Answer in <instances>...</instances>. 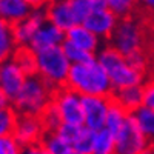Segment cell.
Returning a JSON list of instances; mask_svg holds the SVG:
<instances>
[{
  "instance_id": "1",
  "label": "cell",
  "mask_w": 154,
  "mask_h": 154,
  "mask_svg": "<svg viewBox=\"0 0 154 154\" xmlns=\"http://www.w3.org/2000/svg\"><path fill=\"white\" fill-rule=\"evenodd\" d=\"M109 82V77L100 63H74L69 68L65 86L82 96L103 97L112 89Z\"/></svg>"
},
{
  "instance_id": "2",
  "label": "cell",
  "mask_w": 154,
  "mask_h": 154,
  "mask_svg": "<svg viewBox=\"0 0 154 154\" xmlns=\"http://www.w3.org/2000/svg\"><path fill=\"white\" fill-rule=\"evenodd\" d=\"M56 86L51 85L40 74L28 75L19 94L12 99V108L17 114L40 116L46 105L53 100Z\"/></svg>"
},
{
  "instance_id": "3",
  "label": "cell",
  "mask_w": 154,
  "mask_h": 154,
  "mask_svg": "<svg viewBox=\"0 0 154 154\" xmlns=\"http://www.w3.org/2000/svg\"><path fill=\"white\" fill-rule=\"evenodd\" d=\"M99 63L105 68L114 88H130L136 86L145 79L139 71L131 68L126 62L123 53L114 45H109L100 54Z\"/></svg>"
},
{
  "instance_id": "4",
  "label": "cell",
  "mask_w": 154,
  "mask_h": 154,
  "mask_svg": "<svg viewBox=\"0 0 154 154\" xmlns=\"http://www.w3.org/2000/svg\"><path fill=\"white\" fill-rule=\"evenodd\" d=\"M38 57V74L46 79L51 85L60 88L65 83L69 72V60L63 53L62 46H51L37 54Z\"/></svg>"
},
{
  "instance_id": "5",
  "label": "cell",
  "mask_w": 154,
  "mask_h": 154,
  "mask_svg": "<svg viewBox=\"0 0 154 154\" xmlns=\"http://www.w3.org/2000/svg\"><path fill=\"white\" fill-rule=\"evenodd\" d=\"M149 145L151 142L142 131L137 117L134 114L128 116L116 136V154H142Z\"/></svg>"
},
{
  "instance_id": "6",
  "label": "cell",
  "mask_w": 154,
  "mask_h": 154,
  "mask_svg": "<svg viewBox=\"0 0 154 154\" xmlns=\"http://www.w3.org/2000/svg\"><path fill=\"white\" fill-rule=\"evenodd\" d=\"M43 134H45V130L38 116H25V114L17 116V122H16V128L12 136H14V139L19 142L22 148L38 143L42 140Z\"/></svg>"
},
{
  "instance_id": "7",
  "label": "cell",
  "mask_w": 154,
  "mask_h": 154,
  "mask_svg": "<svg viewBox=\"0 0 154 154\" xmlns=\"http://www.w3.org/2000/svg\"><path fill=\"white\" fill-rule=\"evenodd\" d=\"M111 40L114 42V46H117L123 53V56L131 54L136 49H140L136 20L133 19L117 20V23H116V26L112 29Z\"/></svg>"
},
{
  "instance_id": "8",
  "label": "cell",
  "mask_w": 154,
  "mask_h": 154,
  "mask_svg": "<svg viewBox=\"0 0 154 154\" xmlns=\"http://www.w3.org/2000/svg\"><path fill=\"white\" fill-rule=\"evenodd\" d=\"M45 22H48L46 20V12L35 8L26 19H23L19 23L12 25V34H14L16 45L17 46L29 45V42L32 40V37L35 35V32L38 29L42 28V25Z\"/></svg>"
},
{
  "instance_id": "9",
  "label": "cell",
  "mask_w": 154,
  "mask_h": 154,
  "mask_svg": "<svg viewBox=\"0 0 154 154\" xmlns=\"http://www.w3.org/2000/svg\"><path fill=\"white\" fill-rule=\"evenodd\" d=\"M26 77L28 75L23 72V69L12 59L3 62L0 65V88L8 94L11 102L25 85Z\"/></svg>"
},
{
  "instance_id": "10",
  "label": "cell",
  "mask_w": 154,
  "mask_h": 154,
  "mask_svg": "<svg viewBox=\"0 0 154 154\" xmlns=\"http://www.w3.org/2000/svg\"><path fill=\"white\" fill-rule=\"evenodd\" d=\"M82 105L85 111V125L94 131L105 128L108 105L106 102L97 96H82Z\"/></svg>"
},
{
  "instance_id": "11",
  "label": "cell",
  "mask_w": 154,
  "mask_h": 154,
  "mask_svg": "<svg viewBox=\"0 0 154 154\" xmlns=\"http://www.w3.org/2000/svg\"><path fill=\"white\" fill-rule=\"evenodd\" d=\"M82 23H83V26L86 29H89L91 32L100 34V35H103L106 40H111L112 29L116 26V23H117V17L112 14V11L109 8H106V9H99V11L89 12Z\"/></svg>"
},
{
  "instance_id": "12",
  "label": "cell",
  "mask_w": 154,
  "mask_h": 154,
  "mask_svg": "<svg viewBox=\"0 0 154 154\" xmlns=\"http://www.w3.org/2000/svg\"><path fill=\"white\" fill-rule=\"evenodd\" d=\"M45 12H46V20L63 31H68L74 25H77L69 0H48Z\"/></svg>"
},
{
  "instance_id": "13",
  "label": "cell",
  "mask_w": 154,
  "mask_h": 154,
  "mask_svg": "<svg viewBox=\"0 0 154 154\" xmlns=\"http://www.w3.org/2000/svg\"><path fill=\"white\" fill-rule=\"evenodd\" d=\"M63 42H65V31L53 25L51 22H45L42 25V28L32 37V40L29 42V46L32 51H35L38 54L40 51L48 49L51 46H57L59 43H63Z\"/></svg>"
},
{
  "instance_id": "14",
  "label": "cell",
  "mask_w": 154,
  "mask_h": 154,
  "mask_svg": "<svg viewBox=\"0 0 154 154\" xmlns=\"http://www.w3.org/2000/svg\"><path fill=\"white\" fill-rule=\"evenodd\" d=\"M32 11V6L25 0H0V17L9 25H16L26 19Z\"/></svg>"
},
{
  "instance_id": "15",
  "label": "cell",
  "mask_w": 154,
  "mask_h": 154,
  "mask_svg": "<svg viewBox=\"0 0 154 154\" xmlns=\"http://www.w3.org/2000/svg\"><path fill=\"white\" fill-rule=\"evenodd\" d=\"M11 59L23 69V72L26 75L38 74V57H37V53L31 49L29 45L17 46Z\"/></svg>"
},
{
  "instance_id": "16",
  "label": "cell",
  "mask_w": 154,
  "mask_h": 154,
  "mask_svg": "<svg viewBox=\"0 0 154 154\" xmlns=\"http://www.w3.org/2000/svg\"><path fill=\"white\" fill-rule=\"evenodd\" d=\"M66 40L72 42L74 45H77L85 51H89V53H94L97 46L96 34L86 29L85 26H79V25H74L72 28L66 31Z\"/></svg>"
},
{
  "instance_id": "17",
  "label": "cell",
  "mask_w": 154,
  "mask_h": 154,
  "mask_svg": "<svg viewBox=\"0 0 154 154\" xmlns=\"http://www.w3.org/2000/svg\"><path fill=\"white\" fill-rule=\"evenodd\" d=\"M16 48L17 45L12 34V25L0 17V65L12 57Z\"/></svg>"
},
{
  "instance_id": "18",
  "label": "cell",
  "mask_w": 154,
  "mask_h": 154,
  "mask_svg": "<svg viewBox=\"0 0 154 154\" xmlns=\"http://www.w3.org/2000/svg\"><path fill=\"white\" fill-rule=\"evenodd\" d=\"M106 2H108V8L117 17V20H122V19L134 20L136 11L140 6L139 0H106Z\"/></svg>"
},
{
  "instance_id": "19",
  "label": "cell",
  "mask_w": 154,
  "mask_h": 154,
  "mask_svg": "<svg viewBox=\"0 0 154 154\" xmlns=\"http://www.w3.org/2000/svg\"><path fill=\"white\" fill-rule=\"evenodd\" d=\"M40 143L48 151V154H69L72 151V146L57 133H45Z\"/></svg>"
},
{
  "instance_id": "20",
  "label": "cell",
  "mask_w": 154,
  "mask_h": 154,
  "mask_svg": "<svg viewBox=\"0 0 154 154\" xmlns=\"http://www.w3.org/2000/svg\"><path fill=\"white\" fill-rule=\"evenodd\" d=\"M93 154H116V136L108 128H102L96 133Z\"/></svg>"
},
{
  "instance_id": "21",
  "label": "cell",
  "mask_w": 154,
  "mask_h": 154,
  "mask_svg": "<svg viewBox=\"0 0 154 154\" xmlns=\"http://www.w3.org/2000/svg\"><path fill=\"white\" fill-rule=\"evenodd\" d=\"M63 53L68 57V60H71L72 63H91L94 62V53H89L82 48H79L77 45H74L69 40H65L62 43Z\"/></svg>"
},
{
  "instance_id": "22",
  "label": "cell",
  "mask_w": 154,
  "mask_h": 154,
  "mask_svg": "<svg viewBox=\"0 0 154 154\" xmlns=\"http://www.w3.org/2000/svg\"><path fill=\"white\" fill-rule=\"evenodd\" d=\"M134 116L137 117L139 125L145 133V136L148 137V140L151 143H154V109L148 106H140L134 112Z\"/></svg>"
},
{
  "instance_id": "23",
  "label": "cell",
  "mask_w": 154,
  "mask_h": 154,
  "mask_svg": "<svg viewBox=\"0 0 154 154\" xmlns=\"http://www.w3.org/2000/svg\"><path fill=\"white\" fill-rule=\"evenodd\" d=\"M96 133L97 131L91 130V128H88L85 125L83 130H82V134L74 142L72 149L74 151H79V152H83V154H93L94 143H96Z\"/></svg>"
},
{
  "instance_id": "24",
  "label": "cell",
  "mask_w": 154,
  "mask_h": 154,
  "mask_svg": "<svg viewBox=\"0 0 154 154\" xmlns=\"http://www.w3.org/2000/svg\"><path fill=\"white\" fill-rule=\"evenodd\" d=\"M17 116L19 114L12 106L0 109V137L12 136L16 128V122H17Z\"/></svg>"
},
{
  "instance_id": "25",
  "label": "cell",
  "mask_w": 154,
  "mask_h": 154,
  "mask_svg": "<svg viewBox=\"0 0 154 154\" xmlns=\"http://www.w3.org/2000/svg\"><path fill=\"white\" fill-rule=\"evenodd\" d=\"M83 126L85 125H71V123H62L60 128L57 130V134L62 137V139H65L66 142L72 146L74 142L77 139H79V136L82 134V130H83Z\"/></svg>"
},
{
  "instance_id": "26",
  "label": "cell",
  "mask_w": 154,
  "mask_h": 154,
  "mask_svg": "<svg viewBox=\"0 0 154 154\" xmlns=\"http://www.w3.org/2000/svg\"><path fill=\"white\" fill-rule=\"evenodd\" d=\"M22 146L14 139V136L0 137V154H20Z\"/></svg>"
},
{
  "instance_id": "27",
  "label": "cell",
  "mask_w": 154,
  "mask_h": 154,
  "mask_svg": "<svg viewBox=\"0 0 154 154\" xmlns=\"http://www.w3.org/2000/svg\"><path fill=\"white\" fill-rule=\"evenodd\" d=\"M140 86H142L143 106L154 109V77H146V80Z\"/></svg>"
},
{
  "instance_id": "28",
  "label": "cell",
  "mask_w": 154,
  "mask_h": 154,
  "mask_svg": "<svg viewBox=\"0 0 154 154\" xmlns=\"http://www.w3.org/2000/svg\"><path fill=\"white\" fill-rule=\"evenodd\" d=\"M20 154H48V151L43 148V145L38 142L34 145H28V146H23Z\"/></svg>"
},
{
  "instance_id": "29",
  "label": "cell",
  "mask_w": 154,
  "mask_h": 154,
  "mask_svg": "<svg viewBox=\"0 0 154 154\" xmlns=\"http://www.w3.org/2000/svg\"><path fill=\"white\" fill-rule=\"evenodd\" d=\"M12 105L11 99L8 97V94L3 91L2 88H0V109H5V108H9Z\"/></svg>"
},
{
  "instance_id": "30",
  "label": "cell",
  "mask_w": 154,
  "mask_h": 154,
  "mask_svg": "<svg viewBox=\"0 0 154 154\" xmlns=\"http://www.w3.org/2000/svg\"><path fill=\"white\" fill-rule=\"evenodd\" d=\"M142 154H154V149H152V146L149 145V146H148V148H146V149L142 152Z\"/></svg>"
},
{
  "instance_id": "31",
  "label": "cell",
  "mask_w": 154,
  "mask_h": 154,
  "mask_svg": "<svg viewBox=\"0 0 154 154\" xmlns=\"http://www.w3.org/2000/svg\"><path fill=\"white\" fill-rule=\"evenodd\" d=\"M143 2H145V5H148V6L154 8V0H143Z\"/></svg>"
},
{
  "instance_id": "32",
  "label": "cell",
  "mask_w": 154,
  "mask_h": 154,
  "mask_svg": "<svg viewBox=\"0 0 154 154\" xmlns=\"http://www.w3.org/2000/svg\"><path fill=\"white\" fill-rule=\"evenodd\" d=\"M69 154H83V152H79V151H74V149H72V151H71Z\"/></svg>"
},
{
  "instance_id": "33",
  "label": "cell",
  "mask_w": 154,
  "mask_h": 154,
  "mask_svg": "<svg viewBox=\"0 0 154 154\" xmlns=\"http://www.w3.org/2000/svg\"><path fill=\"white\" fill-rule=\"evenodd\" d=\"M151 146H152V149H154V143H151Z\"/></svg>"
}]
</instances>
